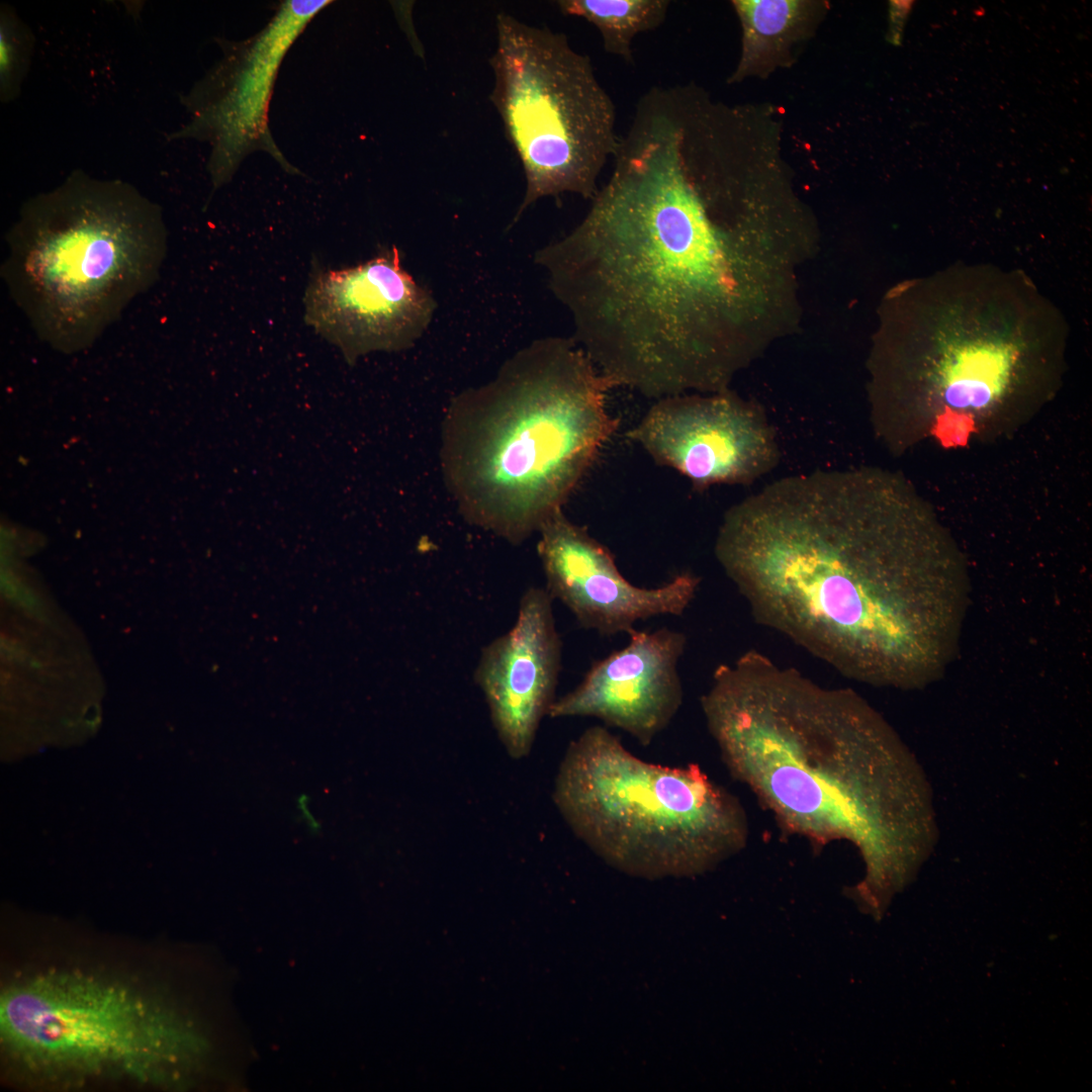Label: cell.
I'll return each mask as SVG.
<instances>
[{"instance_id":"6da1fadb","label":"cell","mask_w":1092,"mask_h":1092,"mask_svg":"<svg viewBox=\"0 0 1092 1092\" xmlns=\"http://www.w3.org/2000/svg\"><path fill=\"white\" fill-rule=\"evenodd\" d=\"M701 147L665 98H641L584 217L535 254L573 340L649 398L722 391L754 354L750 247Z\"/></svg>"},{"instance_id":"7a4b0ae2","label":"cell","mask_w":1092,"mask_h":1092,"mask_svg":"<svg viewBox=\"0 0 1092 1092\" xmlns=\"http://www.w3.org/2000/svg\"><path fill=\"white\" fill-rule=\"evenodd\" d=\"M924 500L876 467L776 480L730 507L715 556L753 617L842 674H897L911 642L906 589Z\"/></svg>"},{"instance_id":"3957f363","label":"cell","mask_w":1092,"mask_h":1092,"mask_svg":"<svg viewBox=\"0 0 1092 1092\" xmlns=\"http://www.w3.org/2000/svg\"><path fill=\"white\" fill-rule=\"evenodd\" d=\"M701 707L729 774L785 833L853 845L868 869L862 893L899 876L911 846L907 781L854 693L750 650L715 669Z\"/></svg>"},{"instance_id":"277c9868","label":"cell","mask_w":1092,"mask_h":1092,"mask_svg":"<svg viewBox=\"0 0 1092 1092\" xmlns=\"http://www.w3.org/2000/svg\"><path fill=\"white\" fill-rule=\"evenodd\" d=\"M908 295V330L874 357L872 419L891 449L912 444L932 415L931 434L968 436L974 420L1055 387L1067 324L1023 272L954 265Z\"/></svg>"},{"instance_id":"5b68a950","label":"cell","mask_w":1092,"mask_h":1092,"mask_svg":"<svg viewBox=\"0 0 1092 1092\" xmlns=\"http://www.w3.org/2000/svg\"><path fill=\"white\" fill-rule=\"evenodd\" d=\"M617 384L572 337H547L450 401L440 462L462 518L519 545L557 512L619 428Z\"/></svg>"},{"instance_id":"8992f818","label":"cell","mask_w":1092,"mask_h":1092,"mask_svg":"<svg viewBox=\"0 0 1092 1092\" xmlns=\"http://www.w3.org/2000/svg\"><path fill=\"white\" fill-rule=\"evenodd\" d=\"M6 244L11 298L40 339L70 351L156 283L168 232L162 208L132 184L76 169L23 202Z\"/></svg>"},{"instance_id":"52a82bcc","label":"cell","mask_w":1092,"mask_h":1092,"mask_svg":"<svg viewBox=\"0 0 1092 1092\" xmlns=\"http://www.w3.org/2000/svg\"><path fill=\"white\" fill-rule=\"evenodd\" d=\"M552 799L578 839L640 877L705 873L744 849L749 838L739 799L699 765L645 761L601 725L569 743Z\"/></svg>"},{"instance_id":"ba28073f","label":"cell","mask_w":1092,"mask_h":1092,"mask_svg":"<svg viewBox=\"0 0 1092 1092\" xmlns=\"http://www.w3.org/2000/svg\"><path fill=\"white\" fill-rule=\"evenodd\" d=\"M491 102L524 170L526 190L515 215L538 199L577 194L592 200L620 135L616 108L590 59L566 35L499 13Z\"/></svg>"},{"instance_id":"9c48e42d","label":"cell","mask_w":1092,"mask_h":1092,"mask_svg":"<svg viewBox=\"0 0 1092 1092\" xmlns=\"http://www.w3.org/2000/svg\"><path fill=\"white\" fill-rule=\"evenodd\" d=\"M5 1051L44 1074L114 1072L154 1080L176 1065L185 1031L159 997L80 971L21 979L1 994Z\"/></svg>"},{"instance_id":"30bf717a","label":"cell","mask_w":1092,"mask_h":1092,"mask_svg":"<svg viewBox=\"0 0 1092 1092\" xmlns=\"http://www.w3.org/2000/svg\"><path fill=\"white\" fill-rule=\"evenodd\" d=\"M332 1L285 0L270 21L243 40L218 39L221 57L181 95L187 121L168 141L206 143V170L212 191L230 183L255 152L269 154L291 175H302L284 157L269 128L275 81L289 49L307 24Z\"/></svg>"},{"instance_id":"8fae6325","label":"cell","mask_w":1092,"mask_h":1092,"mask_svg":"<svg viewBox=\"0 0 1092 1092\" xmlns=\"http://www.w3.org/2000/svg\"><path fill=\"white\" fill-rule=\"evenodd\" d=\"M626 437L699 490L750 484L780 461L776 431L764 412L729 389L659 398Z\"/></svg>"},{"instance_id":"7c38bea8","label":"cell","mask_w":1092,"mask_h":1092,"mask_svg":"<svg viewBox=\"0 0 1092 1092\" xmlns=\"http://www.w3.org/2000/svg\"><path fill=\"white\" fill-rule=\"evenodd\" d=\"M303 306L305 324L354 365L372 352L413 347L428 329L436 302L392 247L341 270L314 264Z\"/></svg>"},{"instance_id":"4fadbf2b","label":"cell","mask_w":1092,"mask_h":1092,"mask_svg":"<svg viewBox=\"0 0 1092 1092\" xmlns=\"http://www.w3.org/2000/svg\"><path fill=\"white\" fill-rule=\"evenodd\" d=\"M538 534L545 589L585 630L602 636L629 634L638 621L682 615L695 599L700 577L688 571L656 587L633 584L618 569L610 549L563 510Z\"/></svg>"},{"instance_id":"5bb4252c","label":"cell","mask_w":1092,"mask_h":1092,"mask_svg":"<svg viewBox=\"0 0 1092 1092\" xmlns=\"http://www.w3.org/2000/svg\"><path fill=\"white\" fill-rule=\"evenodd\" d=\"M552 602L545 587L527 588L514 626L482 648L474 670L493 728L514 759L530 754L557 699L562 641Z\"/></svg>"},{"instance_id":"9a60e30c","label":"cell","mask_w":1092,"mask_h":1092,"mask_svg":"<svg viewBox=\"0 0 1092 1092\" xmlns=\"http://www.w3.org/2000/svg\"><path fill=\"white\" fill-rule=\"evenodd\" d=\"M623 648L595 661L581 681L556 699L550 718L593 717L648 746L678 712L684 699L678 672L686 635L662 627L634 629Z\"/></svg>"},{"instance_id":"2e32d148","label":"cell","mask_w":1092,"mask_h":1092,"mask_svg":"<svg viewBox=\"0 0 1092 1092\" xmlns=\"http://www.w3.org/2000/svg\"><path fill=\"white\" fill-rule=\"evenodd\" d=\"M566 15L585 19L600 31L606 53L633 63L632 43L641 32L660 26L670 4L667 0H562Z\"/></svg>"},{"instance_id":"e0dca14e","label":"cell","mask_w":1092,"mask_h":1092,"mask_svg":"<svg viewBox=\"0 0 1092 1092\" xmlns=\"http://www.w3.org/2000/svg\"><path fill=\"white\" fill-rule=\"evenodd\" d=\"M733 5L743 28V50L732 81L753 72L762 60L791 36L803 19L805 5L793 0H738Z\"/></svg>"},{"instance_id":"ac0fdd59","label":"cell","mask_w":1092,"mask_h":1092,"mask_svg":"<svg viewBox=\"0 0 1092 1092\" xmlns=\"http://www.w3.org/2000/svg\"><path fill=\"white\" fill-rule=\"evenodd\" d=\"M34 36L8 5L0 9V98L13 101L20 93L32 55Z\"/></svg>"},{"instance_id":"d6986e66","label":"cell","mask_w":1092,"mask_h":1092,"mask_svg":"<svg viewBox=\"0 0 1092 1092\" xmlns=\"http://www.w3.org/2000/svg\"><path fill=\"white\" fill-rule=\"evenodd\" d=\"M299 805H300V810L302 812L303 819L306 820V823H307V817L309 819V823H310L309 828H310V830L313 832L315 829H318L317 824L313 820V817H311V815L308 812L307 805H306V802H305V797H302V801H299Z\"/></svg>"}]
</instances>
